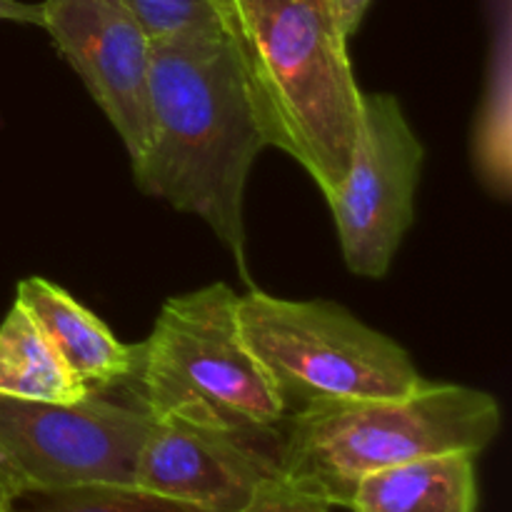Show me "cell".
Segmentation results:
<instances>
[{
	"instance_id": "obj_1",
	"label": "cell",
	"mask_w": 512,
	"mask_h": 512,
	"mask_svg": "<svg viewBox=\"0 0 512 512\" xmlns=\"http://www.w3.org/2000/svg\"><path fill=\"white\" fill-rule=\"evenodd\" d=\"M265 145L238 63L223 35H178L150 45V130L133 163L145 195L198 215L245 263V185Z\"/></svg>"
},
{
	"instance_id": "obj_2",
	"label": "cell",
	"mask_w": 512,
	"mask_h": 512,
	"mask_svg": "<svg viewBox=\"0 0 512 512\" xmlns=\"http://www.w3.org/2000/svg\"><path fill=\"white\" fill-rule=\"evenodd\" d=\"M215 10L265 145L298 160L323 195L338 190L363 90L330 0H215Z\"/></svg>"
},
{
	"instance_id": "obj_3",
	"label": "cell",
	"mask_w": 512,
	"mask_h": 512,
	"mask_svg": "<svg viewBox=\"0 0 512 512\" xmlns=\"http://www.w3.org/2000/svg\"><path fill=\"white\" fill-rule=\"evenodd\" d=\"M500 430V405L485 390L428 383L403 398L318 403L280 428V478L348 508L360 478L440 453L480 455Z\"/></svg>"
},
{
	"instance_id": "obj_4",
	"label": "cell",
	"mask_w": 512,
	"mask_h": 512,
	"mask_svg": "<svg viewBox=\"0 0 512 512\" xmlns=\"http://www.w3.org/2000/svg\"><path fill=\"white\" fill-rule=\"evenodd\" d=\"M135 385L150 418L235 433H270L288 418L240 333L238 295L225 283L165 300Z\"/></svg>"
},
{
	"instance_id": "obj_5",
	"label": "cell",
	"mask_w": 512,
	"mask_h": 512,
	"mask_svg": "<svg viewBox=\"0 0 512 512\" xmlns=\"http://www.w3.org/2000/svg\"><path fill=\"white\" fill-rule=\"evenodd\" d=\"M238 325L285 415L318 403L403 398L425 388L408 350L328 300L238 295Z\"/></svg>"
},
{
	"instance_id": "obj_6",
	"label": "cell",
	"mask_w": 512,
	"mask_h": 512,
	"mask_svg": "<svg viewBox=\"0 0 512 512\" xmlns=\"http://www.w3.org/2000/svg\"><path fill=\"white\" fill-rule=\"evenodd\" d=\"M115 393L90 390L70 405L0 395V490L18 503L85 485H133L150 413L138 385L133 395Z\"/></svg>"
},
{
	"instance_id": "obj_7",
	"label": "cell",
	"mask_w": 512,
	"mask_h": 512,
	"mask_svg": "<svg viewBox=\"0 0 512 512\" xmlns=\"http://www.w3.org/2000/svg\"><path fill=\"white\" fill-rule=\"evenodd\" d=\"M425 150L398 98L360 95V138L338 190L325 195L350 273L380 280L415 220Z\"/></svg>"
},
{
	"instance_id": "obj_8",
	"label": "cell",
	"mask_w": 512,
	"mask_h": 512,
	"mask_svg": "<svg viewBox=\"0 0 512 512\" xmlns=\"http://www.w3.org/2000/svg\"><path fill=\"white\" fill-rule=\"evenodd\" d=\"M280 430L235 433L178 418H150L133 488L183 512H240L280 475Z\"/></svg>"
},
{
	"instance_id": "obj_9",
	"label": "cell",
	"mask_w": 512,
	"mask_h": 512,
	"mask_svg": "<svg viewBox=\"0 0 512 512\" xmlns=\"http://www.w3.org/2000/svg\"><path fill=\"white\" fill-rule=\"evenodd\" d=\"M40 8V28L80 75L133 163L148 143L153 40L123 0H45Z\"/></svg>"
},
{
	"instance_id": "obj_10",
	"label": "cell",
	"mask_w": 512,
	"mask_h": 512,
	"mask_svg": "<svg viewBox=\"0 0 512 512\" xmlns=\"http://www.w3.org/2000/svg\"><path fill=\"white\" fill-rule=\"evenodd\" d=\"M15 303L28 310L65 365L88 390H113L135 380L143 343H120L98 315L83 308L63 288L33 275L18 283Z\"/></svg>"
},
{
	"instance_id": "obj_11",
	"label": "cell",
	"mask_w": 512,
	"mask_h": 512,
	"mask_svg": "<svg viewBox=\"0 0 512 512\" xmlns=\"http://www.w3.org/2000/svg\"><path fill=\"white\" fill-rule=\"evenodd\" d=\"M475 455L440 453L375 470L358 480L353 512H475Z\"/></svg>"
},
{
	"instance_id": "obj_12",
	"label": "cell",
	"mask_w": 512,
	"mask_h": 512,
	"mask_svg": "<svg viewBox=\"0 0 512 512\" xmlns=\"http://www.w3.org/2000/svg\"><path fill=\"white\" fill-rule=\"evenodd\" d=\"M88 393L28 310L13 303L0 323V395L70 405Z\"/></svg>"
},
{
	"instance_id": "obj_13",
	"label": "cell",
	"mask_w": 512,
	"mask_h": 512,
	"mask_svg": "<svg viewBox=\"0 0 512 512\" xmlns=\"http://www.w3.org/2000/svg\"><path fill=\"white\" fill-rule=\"evenodd\" d=\"M28 500L33 503L25 508L13 505V512H183L133 485H85L28 495Z\"/></svg>"
},
{
	"instance_id": "obj_14",
	"label": "cell",
	"mask_w": 512,
	"mask_h": 512,
	"mask_svg": "<svg viewBox=\"0 0 512 512\" xmlns=\"http://www.w3.org/2000/svg\"><path fill=\"white\" fill-rule=\"evenodd\" d=\"M150 40L178 35H223L215 0H123Z\"/></svg>"
},
{
	"instance_id": "obj_15",
	"label": "cell",
	"mask_w": 512,
	"mask_h": 512,
	"mask_svg": "<svg viewBox=\"0 0 512 512\" xmlns=\"http://www.w3.org/2000/svg\"><path fill=\"white\" fill-rule=\"evenodd\" d=\"M240 512H333V508L275 475L255 490L250 503Z\"/></svg>"
},
{
	"instance_id": "obj_16",
	"label": "cell",
	"mask_w": 512,
	"mask_h": 512,
	"mask_svg": "<svg viewBox=\"0 0 512 512\" xmlns=\"http://www.w3.org/2000/svg\"><path fill=\"white\" fill-rule=\"evenodd\" d=\"M335 10V18H338L340 28H343L345 38L355 35V30L363 23V15L368 10L370 0H330Z\"/></svg>"
},
{
	"instance_id": "obj_17",
	"label": "cell",
	"mask_w": 512,
	"mask_h": 512,
	"mask_svg": "<svg viewBox=\"0 0 512 512\" xmlns=\"http://www.w3.org/2000/svg\"><path fill=\"white\" fill-rule=\"evenodd\" d=\"M0 20H10V23L23 25H38L43 23V8L40 3H23V0H0Z\"/></svg>"
},
{
	"instance_id": "obj_18",
	"label": "cell",
	"mask_w": 512,
	"mask_h": 512,
	"mask_svg": "<svg viewBox=\"0 0 512 512\" xmlns=\"http://www.w3.org/2000/svg\"><path fill=\"white\" fill-rule=\"evenodd\" d=\"M13 500L8 498V495L3 493V490H0V512H13Z\"/></svg>"
}]
</instances>
